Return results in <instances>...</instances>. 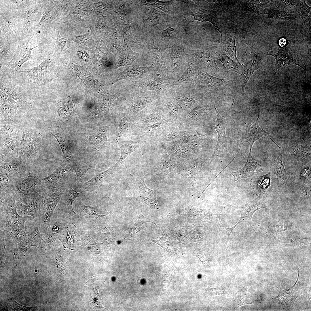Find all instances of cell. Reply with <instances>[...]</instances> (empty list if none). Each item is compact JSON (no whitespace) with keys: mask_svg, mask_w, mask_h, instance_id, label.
I'll list each match as a JSON object with an SVG mask.
<instances>
[{"mask_svg":"<svg viewBox=\"0 0 311 311\" xmlns=\"http://www.w3.org/2000/svg\"><path fill=\"white\" fill-rule=\"evenodd\" d=\"M14 191L0 194V230L8 232L16 247L28 242L24 223L28 216L20 215Z\"/></svg>","mask_w":311,"mask_h":311,"instance_id":"cell-1","label":"cell"},{"mask_svg":"<svg viewBox=\"0 0 311 311\" xmlns=\"http://www.w3.org/2000/svg\"><path fill=\"white\" fill-rule=\"evenodd\" d=\"M176 104L179 108L186 110L199 102L202 94L194 85H177L170 87L165 93Z\"/></svg>","mask_w":311,"mask_h":311,"instance_id":"cell-2","label":"cell"},{"mask_svg":"<svg viewBox=\"0 0 311 311\" xmlns=\"http://www.w3.org/2000/svg\"><path fill=\"white\" fill-rule=\"evenodd\" d=\"M166 52L171 75L177 80L187 69L189 55L185 51L183 42L181 39L168 46Z\"/></svg>","mask_w":311,"mask_h":311,"instance_id":"cell-3","label":"cell"},{"mask_svg":"<svg viewBox=\"0 0 311 311\" xmlns=\"http://www.w3.org/2000/svg\"><path fill=\"white\" fill-rule=\"evenodd\" d=\"M66 190L65 186L43 188L42 194L43 205L42 212L39 219L41 225L44 226L50 225L53 211Z\"/></svg>","mask_w":311,"mask_h":311,"instance_id":"cell-4","label":"cell"},{"mask_svg":"<svg viewBox=\"0 0 311 311\" xmlns=\"http://www.w3.org/2000/svg\"><path fill=\"white\" fill-rule=\"evenodd\" d=\"M40 174L35 170L23 177L16 178L13 190L25 196L41 191L43 187Z\"/></svg>","mask_w":311,"mask_h":311,"instance_id":"cell-5","label":"cell"},{"mask_svg":"<svg viewBox=\"0 0 311 311\" xmlns=\"http://www.w3.org/2000/svg\"><path fill=\"white\" fill-rule=\"evenodd\" d=\"M133 185V192L136 199L148 205L152 211H159L156 200V190L148 188L145 185L143 178L130 175Z\"/></svg>","mask_w":311,"mask_h":311,"instance_id":"cell-6","label":"cell"},{"mask_svg":"<svg viewBox=\"0 0 311 311\" xmlns=\"http://www.w3.org/2000/svg\"><path fill=\"white\" fill-rule=\"evenodd\" d=\"M42 190L27 196L29 201L27 205H25L20 200H16L17 210L20 212L21 216H30L33 217V226L37 222H38L42 212L43 205Z\"/></svg>","mask_w":311,"mask_h":311,"instance_id":"cell-7","label":"cell"},{"mask_svg":"<svg viewBox=\"0 0 311 311\" xmlns=\"http://www.w3.org/2000/svg\"><path fill=\"white\" fill-rule=\"evenodd\" d=\"M0 168L7 170L16 178L25 176L36 170L34 166L29 164L19 156L10 158L0 154Z\"/></svg>","mask_w":311,"mask_h":311,"instance_id":"cell-8","label":"cell"},{"mask_svg":"<svg viewBox=\"0 0 311 311\" xmlns=\"http://www.w3.org/2000/svg\"><path fill=\"white\" fill-rule=\"evenodd\" d=\"M265 54L273 56L280 67H285L290 65H295L304 70L306 69L304 63L289 46L277 47Z\"/></svg>","mask_w":311,"mask_h":311,"instance_id":"cell-9","label":"cell"},{"mask_svg":"<svg viewBox=\"0 0 311 311\" xmlns=\"http://www.w3.org/2000/svg\"><path fill=\"white\" fill-rule=\"evenodd\" d=\"M227 85L225 80L212 75L200 68L194 85L202 93L210 95L215 90L226 87Z\"/></svg>","mask_w":311,"mask_h":311,"instance_id":"cell-10","label":"cell"},{"mask_svg":"<svg viewBox=\"0 0 311 311\" xmlns=\"http://www.w3.org/2000/svg\"><path fill=\"white\" fill-rule=\"evenodd\" d=\"M148 48L155 63V71L162 75L174 79L171 75L168 64L166 48L162 49L160 45L156 43H149Z\"/></svg>","mask_w":311,"mask_h":311,"instance_id":"cell-11","label":"cell"},{"mask_svg":"<svg viewBox=\"0 0 311 311\" xmlns=\"http://www.w3.org/2000/svg\"><path fill=\"white\" fill-rule=\"evenodd\" d=\"M260 105H259L258 108V115L256 122L252 124L251 123V120H247L245 123L246 132L244 136L240 140L241 143L243 144L244 142H247L249 145V154H251V151L253 144L260 137L264 136L269 137L272 141L277 145L279 148V147L272 139L269 134L268 133L260 127L259 125L260 119Z\"/></svg>","mask_w":311,"mask_h":311,"instance_id":"cell-12","label":"cell"},{"mask_svg":"<svg viewBox=\"0 0 311 311\" xmlns=\"http://www.w3.org/2000/svg\"><path fill=\"white\" fill-rule=\"evenodd\" d=\"M213 103L217 117L215 122V129L217 132L218 139L211 162L215 159L220 158L223 155L224 150L227 143L225 129L227 123V120L219 113L215 107L214 102Z\"/></svg>","mask_w":311,"mask_h":311,"instance_id":"cell-13","label":"cell"},{"mask_svg":"<svg viewBox=\"0 0 311 311\" xmlns=\"http://www.w3.org/2000/svg\"><path fill=\"white\" fill-rule=\"evenodd\" d=\"M282 153L276 155L271 162L270 173L272 183L277 185H282L293 177L292 174L288 173L285 169L282 161Z\"/></svg>","mask_w":311,"mask_h":311,"instance_id":"cell-14","label":"cell"},{"mask_svg":"<svg viewBox=\"0 0 311 311\" xmlns=\"http://www.w3.org/2000/svg\"><path fill=\"white\" fill-rule=\"evenodd\" d=\"M71 171V168L63 164L60 166L52 174L42 179L44 188H50L65 186Z\"/></svg>","mask_w":311,"mask_h":311,"instance_id":"cell-15","label":"cell"},{"mask_svg":"<svg viewBox=\"0 0 311 311\" xmlns=\"http://www.w3.org/2000/svg\"><path fill=\"white\" fill-rule=\"evenodd\" d=\"M189 56L196 59L200 68L205 71L208 70L215 74L219 71V69L215 61V54L209 51L189 49L187 50Z\"/></svg>","mask_w":311,"mask_h":311,"instance_id":"cell-16","label":"cell"},{"mask_svg":"<svg viewBox=\"0 0 311 311\" xmlns=\"http://www.w3.org/2000/svg\"><path fill=\"white\" fill-rule=\"evenodd\" d=\"M200 68L197 60L189 55L187 69L180 77L174 82L171 87L177 85H194Z\"/></svg>","mask_w":311,"mask_h":311,"instance_id":"cell-17","label":"cell"},{"mask_svg":"<svg viewBox=\"0 0 311 311\" xmlns=\"http://www.w3.org/2000/svg\"><path fill=\"white\" fill-rule=\"evenodd\" d=\"M144 82L149 90L154 91L162 96L164 94L176 80L160 74L159 76H151Z\"/></svg>","mask_w":311,"mask_h":311,"instance_id":"cell-18","label":"cell"},{"mask_svg":"<svg viewBox=\"0 0 311 311\" xmlns=\"http://www.w3.org/2000/svg\"><path fill=\"white\" fill-rule=\"evenodd\" d=\"M155 70L154 66L142 67L132 65L124 71L119 73L113 81V84L125 79H137L143 77Z\"/></svg>","mask_w":311,"mask_h":311,"instance_id":"cell-19","label":"cell"},{"mask_svg":"<svg viewBox=\"0 0 311 311\" xmlns=\"http://www.w3.org/2000/svg\"><path fill=\"white\" fill-rule=\"evenodd\" d=\"M260 162L254 159L251 154L249 155L244 166L241 169L233 172L232 175L234 178V181L252 176L257 173L263 171Z\"/></svg>","mask_w":311,"mask_h":311,"instance_id":"cell-20","label":"cell"},{"mask_svg":"<svg viewBox=\"0 0 311 311\" xmlns=\"http://www.w3.org/2000/svg\"><path fill=\"white\" fill-rule=\"evenodd\" d=\"M117 168L114 165L107 170L99 173L88 181L82 184L84 189L87 191H97L103 181L113 174Z\"/></svg>","mask_w":311,"mask_h":311,"instance_id":"cell-21","label":"cell"},{"mask_svg":"<svg viewBox=\"0 0 311 311\" xmlns=\"http://www.w3.org/2000/svg\"><path fill=\"white\" fill-rule=\"evenodd\" d=\"M265 196L264 193L259 194L255 200L241 209V221L247 222L251 224V219L254 213L258 209L265 207L264 204Z\"/></svg>","mask_w":311,"mask_h":311,"instance_id":"cell-22","label":"cell"},{"mask_svg":"<svg viewBox=\"0 0 311 311\" xmlns=\"http://www.w3.org/2000/svg\"><path fill=\"white\" fill-rule=\"evenodd\" d=\"M221 42L223 50L227 53L230 57L235 62L241 65L237 57L235 43L237 35L235 33H228L221 34Z\"/></svg>","mask_w":311,"mask_h":311,"instance_id":"cell-23","label":"cell"},{"mask_svg":"<svg viewBox=\"0 0 311 311\" xmlns=\"http://www.w3.org/2000/svg\"><path fill=\"white\" fill-rule=\"evenodd\" d=\"M23 144L21 146L18 156L28 164L34 166L33 161L39 153V146L33 141Z\"/></svg>","mask_w":311,"mask_h":311,"instance_id":"cell-24","label":"cell"},{"mask_svg":"<svg viewBox=\"0 0 311 311\" xmlns=\"http://www.w3.org/2000/svg\"><path fill=\"white\" fill-rule=\"evenodd\" d=\"M50 61L48 60H45L37 67L25 69L19 72L25 73L31 82L40 84L44 78Z\"/></svg>","mask_w":311,"mask_h":311,"instance_id":"cell-25","label":"cell"},{"mask_svg":"<svg viewBox=\"0 0 311 311\" xmlns=\"http://www.w3.org/2000/svg\"><path fill=\"white\" fill-rule=\"evenodd\" d=\"M196 5L197 8L194 10V13L189 14L193 16L194 20L189 22L191 23L195 21H198L202 22H209L220 33V31L217 21L216 18L213 12L211 10L204 9L200 6L198 8L197 5Z\"/></svg>","mask_w":311,"mask_h":311,"instance_id":"cell-26","label":"cell"},{"mask_svg":"<svg viewBox=\"0 0 311 311\" xmlns=\"http://www.w3.org/2000/svg\"><path fill=\"white\" fill-rule=\"evenodd\" d=\"M139 141H130L122 142L119 145L121 150V155L119 160L114 165L118 168L126 160V158L136 151L142 143Z\"/></svg>","mask_w":311,"mask_h":311,"instance_id":"cell-27","label":"cell"},{"mask_svg":"<svg viewBox=\"0 0 311 311\" xmlns=\"http://www.w3.org/2000/svg\"><path fill=\"white\" fill-rule=\"evenodd\" d=\"M215 54V58L222 62L223 67L227 69L234 71L240 75L242 70V65L233 60L227 56L223 50L216 51Z\"/></svg>","mask_w":311,"mask_h":311,"instance_id":"cell-28","label":"cell"},{"mask_svg":"<svg viewBox=\"0 0 311 311\" xmlns=\"http://www.w3.org/2000/svg\"><path fill=\"white\" fill-rule=\"evenodd\" d=\"M32 48H25L20 50L17 53L8 66L10 72H20L22 64L29 59Z\"/></svg>","mask_w":311,"mask_h":311,"instance_id":"cell-29","label":"cell"},{"mask_svg":"<svg viewBox=\"0 0 311 311\" xmlns=\"http://www.w3.org/2000/svg\"><path fill=\"white\" fill-rule=\"evenodd\" d=\"M27 235L28 241L31 246L45 249H48L49 244L43 239L38 226L33 227L27 232Z\"/></svg>","mask_w":311,"mask_h":311,"instance_id":"cell-30","label":"cell"},{"mask_svg":"<svg viewBox=\"0 0 311 311\" xmlns=\"http://www.w3.org/2000/svg\"><path fill=\"white\" fill-rule=\"evenodd\" d=\"M20 147L17 142L14 140L6 139L2 144L1 153L8 157H18Z\"/></svg>","mask_w":311,"mask_h":311,"instance_id":"cell-31","label":"cell"},{"mask_svg":"<svg viewBox=\"0 0 311 311\" xmlns=\"http://www.w3.org/2000/svg\"><path fill=\"white\" fill-rule=\"evenodd\" d=\"M50 132L58 142L65 161L72 164L73 162V156L65 142L64 136L58 130L50 129Z\"/></svg>","mask_w":311,"mask_h":311,"instance_id":"cell-32","label":"cell"},{"mask_svg":"<svg viewBox=\"0 0 311 311\" xmlns=\"http://www.w3.org/2000/svg\"><path fill=\"white\" fill-rule=\"evenodd\" d=\"M149 17L145 21L149 25L153 26L162 22H169L170 15L151 8L148 14Z\"/></svg>","mask_w":311,"mask_h":311,"instance_id":"cell-33","label":"cell"},{"mask_svg":"<svg viewBox=\"0 0 311 311\" xmlns=\"http://www.w3.org/2000/svg\"><path fill=\"white\" fill-rule=\"evenodd\" d=\"M0 194L14 191L16 178L10 175L7 170L0 168Z\"/></svg>","mask_w":311,"mask_h":311,"instance_id":"cell-34","label":"cell"},{"mask_svg":"<svg viewBox=\"0 0 311 311\" xmlns=\"http://www.w3.org/2000/svg\"><path fill=\"white\" fill-rule=\"evenodd\" d=\"M176 1H162L158 0H151L143 1L142 2L145 5L158 8L164 12L170 15L176 12Z\"/></svg>","mask_w":311,"mask_h":311,"instance_id":"cell-35","label":"cell"},{"mask_svg":"<svg viewBox=\"0 0 311 311\" xmlns=\"http://www.w3.org/2000/svg\"><path fill=\"white\" fill-rule=\"evenodd\" d=\"M271 176L269 172L267 174L257 177L252 181L251 185L254 191L258 195L264 193L271 185Z\"/></svg>","mask_w":311,"mask_h":311,"instance_id":"cell-36","label":"cell"},{"mask_svg":"<svg viewBox=\"0 0 311 311\" xmlns=\"http://www.w3.org/2000/svg\"><path fill=\"white\" fill-rule=\"evenodd\" d=\"M90 144L94 149L99 151L105 146L107 141L106 131H100L89 138Z\"/></svg>","mask_w":311,"mask_h":311,"instance_id":"cell-37","label":"cell"},{"mask_svg":"<svg viewBox=\"0 0 311 311\" xmlns=\"http://www.w3.org/2000/svg\"><path fill=\"white\" fill-rule=\"evenodd\" d=\"M268 17L272 19L292 21L294 19V15L289 12L273 9H266L262 12Z\"/></svg>","mask_w":311,"mask_h":311,"instance_id":"cell-38","label":"cell"},{"mask_svg":"<svg viewBox=\"0 0 311 311\" xmlns=\"http://www.w3.org/2000/svg\"><path fill=\"white\" fill-rule=\"evenodd\" d=\"M138 56V54L134 52H126L122 53L114 65V69L131 65Z\"/></svg>","mask_w":311,"mask_h":311,"instance_id":"cell-39","label":"cell"},{"mask_svg":"<svg viewBox=\"0 0 311 311\" xmlns=\"http://www.w3.org/2000/svg\"><path fill=\"white\" fill-rule=\"evenodd\" d=\"M58 112L61 116L63 118L71 117L75 113L74 105L71 98H67L60 104Z\"/></svg>","mask_w":311,"mask_h":311,"instance_id":"cell-40","label":"cell"},{"mask_svg":"<svg viewBox=\"0 0 311 311\" xmlns=\"http://www.w3.org/2000/svg\"><path fill=\"white\" fill-rule=\"evenodd\" d=\"M119 96L117 94L109 95L105 97L98 104L96 109L98 115H102L109 113V109L112 103Z\"/></svg>","mask_w":311,"mask_h":311,"instance_id":"cell-41","label":"cell"},{"mask_svg":"<svg viewBox=\"0 0 311 311\" xmlns=\"http://www.w3.org/2000/svg\"><path fill=\"white\" fill-rule=\"evenodd\" d=\"M289 152L293 158L300 159L310 155V150L307 147L294 143L291 146Z\"/></svg>","mask_w":311,"mask_h":311,"instance_id":"cell-42","label":"cell"},{"mask_svg":"<svg viewBox=\"0 0 311 311\" xmlns=\"http://www.w3.org/2000/svg\"><path fill=\"white\" fill-rule=\"evenodd\" d=\"M298 272L297 280L294 285L288 290H281L280 289L278 295L276 297L273 298L274 300L278 304L282 305L286 304L287 303L289 302V300L291 299V298L293 295V293L295 288V286L298 280L299 276V271Z\"/></svg>","mask_w":311,"mask_h":311,"instance_id":"cell-43","label":"cell"},{"mask_svg":"<svg viewBox=\"0 0 311 311\" xmlns=\"http://www.w3.org/2000/svg\"><path fill=\"white\" fill-rule=\"evenodd\" d=\"M72 167L75 172V182L79 184H82L86 174L91 168L89 165L81 166L72 164Z\"/></svg>","mask_w":311,"mask_h":311,"instance_id":"cell-44","label":"cell"},{"mask_svg":"<svg viewBox=\"0 0 311 311\" xmlns=\"http://www.w3.org/2000/svg\"><path fill=\"white\" fill-rule=\"evenodd\" d=\"M249 287L245 286L237 293L234 300V307L238 308L242 306L250 304L247 302V293Z\"/></svg>","mask_w":311,"mask_h":311,"instance_id":"cell-45","label":"cell"},{"mask_svg":"<svg viewBox=\"0 0 311 311\" xmlns=\"http://www.w3.org/2000/svg\"><path fill=\"white\" fill-rule=\"evenodd\" d=\"M158 95L148 96L137 100L133 103L131 109L133 111L138 112L145 108L152 99L155 98Z\"/></svg>","mask_w":311,"mask_h":311,"instance_id":"cell-46","label":"cell"},{"mask_svg":"<svg viewBox=\"0 0 311 311\" xmlns=\"http://www.w3.org/2000/svg\"><path fill=\"white\" fill-rule=\"evenodd\" d=\"M168 238L165 237L164 235L162 237L159 238L157 240H152L151 241L156 243L160 245L163 249L167 253H170L174 251L177 253L178 250L174 248L171 244L170 241Z\"/></svg>","mask_w":311,"mask_h":311,"instance_id":"cell-47","label":"cell"},{"mask_svg":"<svg viewBox=\"0 0 311 311\" xmlns=\"http://www.w3.org/2000/svg\"><path fill=\"white\" fill-rule=\"evenodd\" d=\"M16 138L21 142L22 144L31 141L33 139L31 131L26 128H22L19 130L17 132Z\"/></svg>","mask_w":311,"mask_h":311,"instance_id":"cell-48","label":"cell"},{"mask_svg":"<svg viewBox=\"0 0 311 311\" xmlns=\"http://www.w3.org/2000/svg\"><path fill=\"white\" fill-rule=\"evenodd\" d=\"M81 192H78L72 188V186H70L69 188L66 189L64 193V197L65 200L68 203L70 209L73 212L72 208L73 203L75 199L78 196L79 194Z\"/></svg>","mask_w":311,"mask_h":311,"instance_id":"cell-49","label":"cell"},{"mask_svg":"<svg viewBox=\"0 0 311 311\" xmlns=\"http://www.w3.org/2000/svg\"><path fill=\"white\" fill-rule=\"evenodd\" d=\"M300 11L301 12L303 19L306 24L310 26L311 24V8L308 6L305 1H302L300 6Z\"/></svg>","mask_w":311,"mask_h":311,"instance_id":"cell-50","label":"cell"},{"mask_svg":"<svg viewBox=\"0 0 311 311\" xmlns=\"http://www.w3.org/2000/svg\"><path fill=\"white\" fill-rule=\"evenodd\" d=\"M1 90L9 96L16 102L20 103L22 102V100L20 95L14 89L5 86L1 87Z\"/></svg>","mask_w":311,"mask_h":311,"instance_id":"cell-51","label":"cell"},{"mask_svg":"<svg viewBox=\"0 0 311 311\" xmlns=\"http://www.w3.org/2000/svg\"><path fill=\"white\" fill-rule=\"evenodd\" d=\"M81 206L86 216L90 218H98L105 215L97 214L95 208L92 206H86L81 204Z\"/></svg>","mask_w":311,"mask_h":311,"instance_id":"cell-52","label":"cell"},{"mask_svg":"<svg viewBox=\"0 0 311 311\" xmlns=\"http://www.w3.org/2000/svg\"><path fill=\"white\" fill-rule=\"evenodd\" d=\"M0 130L3 134L6 136H10L15 134L16 130L15 126L13 125L4 124L1 125Z\"/></svg>","mask_w":311,"mask_h":311,"instance_id":"cell-53","label":"cell"},{"mask_svg":"<svg viewBox=\"0 0 311 311\" xmlns=\"http://www.w3.org/2000/svg\"><path fill=\"white\" fill-rule=\"evenodd\" d=\"M31 245L29 242H27L16 246L14 253L15 257L18 258L24 255Z\"/></svg>","mask_w":311,"mask_h":311,"instance_id":"cell-54","label":"cell"},{"mask_svg":"<svg viewBox=\"0 0 311 311\" xmlns=\"http://www.w3.org/2000/svg\"><path fill=\"white\" fill-rule=\"evenodd\" d=\"M16 105H13L1 102V111L3 114L7 116L13 114L15 111Z\"/></svg>","mask_w":311,"mask_h":311,"instance_id":"cell-55","label":"cell"},{"mask_svg":"<svg viewBox=\"0 0 311 311\" xmlns=\"http://www.w3.org/2000/svg\"><path fill=\"white\" fill-rule=\"evenodd\" d=\"M205 293L207 296L224 295L227 293L219 288H213L208 287L205 289Z\"/></svg>","mask_w":311,"mask_h":311,"instance_id":"cell-56","label":"cell"},{"mask_svg":"<svg viewBox=\"0 0 311 311\" xmlns=\"http://www.w3.org/2000/svg\"><path fill=\"white\" fill-rule=\"evenodd\" d=\"M0 98L1 102L13 105H16L17 103L15 101L1 90H0Z\"/></svg>","mask_w":311,"mask_h":311,"instance_id":"cell-57","label":"cell"},{"mask_svg":"<svg viewBox=\"0 0 311 311\" xmlns=\"http://www.w3.org/2000/svg\"><path fill=\"white\" fill-rule=\"evenodd\" d=\"M128 127L127 122L124 120H122L119 123L118 130L119 136L121 137L125 132Z\"/></svg>","mask_w":311,"mask_h":311,"instance_id":"cell-58","label":"cell"},{"mask_svg":"<svg viewBox=\"0 0 311 311\" xmlns=\"http://www.w3.org/2000/svg\"><path fill=\"white\" fill-rule=\"evenodd\" d=\"M287 240L288 241L289 243L295 244L297 245L307 244V241L308 240H307L295 238H289Z\"/></svg>","mask_w":311,"mask_h":311,"instance_id":"cell-59","label":"cell"},{"mask_svg":"<svg viewBox=\"0 0 311 311\" xmlns=\"http://www.w3.org/2000/svg\"><path fill=\"white\" fill-rule=\"evenodd\" d=\"M12 302L13 303L14 307L15 308L16 310H33L34 308H31L26 307L24 306H23L17 303L14 299H12Z\"/></svg>","mask_w":311,"mask_h":311,"instance_id":"cell-60","label":"cell"},{"mask_svg":"<svg viewBox=\"0 0 311 311\" xmlns=\"http://www.w3.org/2000/svg\"><path fill=\"white\" fill-rule=\"evenodd\" d=\"M278 44L280 47H284L287 44L286 39L284 37L280 39L278 41Z\"/></svg>","mask_w":311,"mask_h":311,"instance_id":"cell-61","label":"cell"},{"mask_svg":"<svg viewBox=\"0 0 311 311\" xmlns=\"http://www.w3.org/2000/svg\"><path fill=\"white\" fill-rule=\"evenodd\" d=\"M309 173V171L307 169H305L301 172L300 175L303 177H305L307 176Z\"/></svg>","mask_w":311,"mask_h":311,"instance_id":"cell-62","label":"cell"}]
</instances>
